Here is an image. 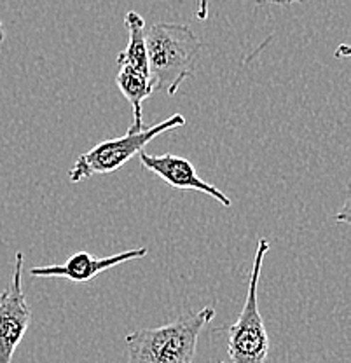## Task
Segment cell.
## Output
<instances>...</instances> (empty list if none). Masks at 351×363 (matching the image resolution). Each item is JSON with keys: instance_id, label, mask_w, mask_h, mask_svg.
<instances>
[{"instance_id": "8992f818", "label": "cell", "mask_w": 351, "mask_h": 363, "mask_svg": "<svg viewBox=\"0 0 351 363\" xmlns=\"http://www.w3.org/2000/svg\"><path fill=\"white\" fill-rule=\"evenodd\" d=\"M140 161L143 168L147 172L154 173L156 177H160L169 187L180 189V191H198L201 194L211 196L213 199H217L218 203L224 204L225 208L231 206V199L224 194L222 191H218L215 185H211L210 182H205L199 179L198 172H196L194 164L191 161H187L186 157L173 156V154H163V156H152V154H147L145 150H142Z\"/></svg>"}, {"instance_id": "9c48e42d", "label": "cell", "mask_w": 351, "mask_h": 363, "mask_svg": "<svg viewBox=\"0 0 351 363\" xmlns=\"http://www.w3.org/2000/svg\"><path fill=\"white\" fill-rule=\"evenodd\" d=\"M116 82L117 88L121 89V93L124 94V98L130 101L131 108H133V124L128 130V133H138V131L145 130L147 126L143 124L142 105L154 93L152 81L149 77H145V75L137 74V72L121 68L116 77Z\"/></svg>"}, {"instance_id": "277c9868", "label": "cell", "mask_w": 351, "mask_h": 363, "mask_svg": "<svg viewBox=\"0 0 351 363\" xmlns=\"http://www.w3.org/2000/svg\"><path fill=\"white\" fill-rule=\"evenodd\" d=\"M271 245L266 238H260L255 250L254 266L248 279L247 298L240 316L228 328V351L233 363H264L269 351V337L264 327V320L259 313L257 289L264 257L269 252Z\"/></svg>"}, {"instance_id": "ba28073f", "label": "cell", "mask_w": 351, "mask_h": 363, "mask_svg": "<svg viewBox=\"0 0 351 363\" xmlns=\"http://www.w3.org/2000/svg\"><path fill=\"white\" fill-rule=\"evenodd\" d=\"M124 26L128 30V45L117 55V65L150 79L145 45V20L135 11H130L124 16Z\"/></svg>"}, {"instance_id": "7a4b0ae2", "label": "cell", "mask_w": 351, "mask_h": 363, "mask_svg": "<svg viewBox=\"0 0 351 363\" xmlns=\"http://www.w3.org/2000/svg\"><path fill=\"white\" fill-rule=\"evenodd\" d=\"M215 318L211 306L156 328L126 335L128 363H192L203 328Z\"/></svg>"}, {"instance_id": "30bf717a", "label": "cell", "mask_w": 351, "mask_h": 363, "mask_svg": "<svg viewBox=\"0 0 351 363\" xmlns=\"http://www.w3.org/2000/svg\"><path fill=\"white\" fill-rule=\"evenodd\" d=\"M208 4L210 0H198V6H196V18L198 20H206L208 18Z\"/></svg>"}, {"instance_id": "3957f363", "label": "cell", "mask_w": 351, "mask_h": 363, "mask_svg": "<svg viewBox=\"0 0 351 363\" xmlns=\"http://www.w3.org/2000/svg\"><path fill=\"white\" fill-rule=\"evenodd\" d=\"M186 123L187 121L182 113H173L168 119L152 124V126H147L145 130L138 131V133H126L119 138L100 142L91 150L77 157V161L70 168L69 179L72 184H77L81 180L91 179V177L114 173L123 168L131 157L140 154L156 136L163 135L165 131L177 130Z\"/></svg>"}, {"instance_id": "52a82bcc", "label": "cell", "mask_w": 351, "mask_h": 363, "mask_svg": "<svg viewBox=\"0 0 351 363\" xmlns=\"http://www.w3.org/2000/svg\"><path fill=\"white\" fill-rule=\"evenodd\" d=\"M147 255V248H135L128 252H119L116 255L96 259L88 252H77L69 257V260L55 266H37L30 269V274L35 278H65L74 283H88L104 271L121 266L130 260L143 259Z\"/></svg>"}, {"instance_id": "8fae6325", "label": "cell", "mask_w": 351, "mask_h": 363, "mask_svg": "<svg viewBox=\"0 0 351 363\" xmlns=\"http://www.w3.org/2000/svg\"><path fill=\"white\" fill-rule=\"evenodd\" d=\"M260 4H277V6H290V4H299L303 0H259Z\"/></svg>"}, {"instance_id": "5b68a950", "label": "cell", "mask_w": 351, "mask_h": 363, "mask_svg": "<svg viewBox=\"0 0 351 363\" xmlns=\"http://www.w3.org/2000/svg\"><path fill=\"white\" fill-rule=\"evenodd\" d=\"M23 253H16L9 285L0 294V363H11L32 321L23 294Z\"/></svg>"}, {"instance_id": "4fadbf2b", "label": "cell", "mask_w": 351, "mask_h": 363, "mask_svg": "<svg viewBox=\"0 0 351 363\" xmlns=\"http://www.w3.org/2000/svg\"><path fill=\"white\" fill-rule=\"evenodd\" d=\"M218 363H225V362H218Z\"/></svg>"}, {"instance_id": "6da1fadb", "label": "cell", "mask_w": 351, "mask_h": 363, "mask_svg": "<svg viewBox=\"0 0 351 363\" xmlns=\"http://www.w3.org/2000/svg\"><path fill=\"white\" fill-rule=\"evenodd\" d=\"M145 45L154 91L173 96L194 74L201 51L198 35L187 25L161 21L145 28Z\"/></svg>"}, {"instance_id": "7c38bea8", "label": "cell", "mask_w": 351, "mask_h": 363, "mask_svg": "<svg viewBox=\"0 0 351 363\" xmlns=\"http://www.w3.org/2000/svg\"><path fill=\"white\" fill-rule=\"evenodd\" d=\"M6 40V30H4V25H2V20H0V44Z\"/></svg>"}]
</instances>
